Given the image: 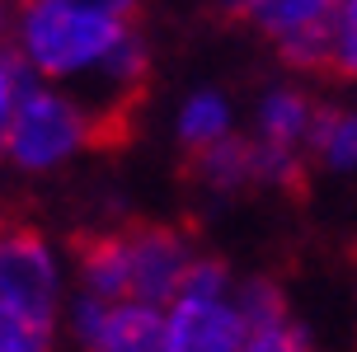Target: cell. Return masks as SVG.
<instances>
[{
	"mask_svg": "<svg viewBox=\"0 0 357 352\" xmlns=\"http://www.w3.org/2000/svg\"><path fill=\"white\" fill-rule=\"evenodd\" d=\"M132 24H123V19L89 15V10H75L66 0H19L10 56L38 85L80 89L104 66V56L118 47V38Z\"/></svg>",
	"mask_w": 357,
	"mask_h": 352,
	"instance_id": "obj_1",
	"label": "cell"
},
{
	"mask_svg": "<svg viewBox=\"0 0 357 352\" xmlns=\"http://www.w3.org/2000/svg\"><path fill=\"white\" fill-rule=\"evenodd\" d=\"M99 137H104L99 123L89 118V108L71 89L29 80L10 113L5 137H0V155L19 174H52L61 164H71L75 155H85Z\"/></svg>",
	"mask_w": 357,
	"mask_h": 352,
	"instance_id": "obj_2",
	"label": "cell"
},
{
	"mask_svg": "<svg viewBox=\"0 0 357 352\" xmlns=\"http://www.w3.org/2000/svg\"><path fill=\"white\" fill-rule=\"evenodd\" d=\"M66 305V263L33 226H0V315L52 334Z\"/></svg>",
	"mask_w": 357,
	"mask_h": 352,
	"instance_id": "obj_3",
	"label": "cell"
},
{
	"mask_svg": "<svg viewBox=\"0 0 357 352\" xmlns=\"http://www.w3.org/2000/svg\"><path fill=\"white\" fill-rule=\"evenodd\" d=\"M118 259H123V296L132 305L165 310L178 296V282L197 259V249L174 226H137L118 230Z\"/></svg>",
	"mask_w": 357,
	"mask_h": 352,
	"instance_id": "obj_4",
	"label": "cell"
},
{
	"mask_svg": "<svg viewBox=\"0 0 357 352\" xmlns=\"http://www.w3.org/2000/svg\"><path fill=\"white\" fill-rule=\"evenodd\" d=\"M61 319L85 352H169L165 315L151 305H132V300L108 305L75 291L61 305Z\"/></svg>",
	"mask_w": 357,
	"mask_h": 352,
	"instance_id": "obj_5",
	"label": "cell"
},
{
	"mask_svg": "<svg viewBox=\"0 0 357 352\" xmlns=\"http://www.w3.org/2000/svg\"><path fill=\"white\" fill-rule=\"evenodd\" d=\"M339 10V0H250V19L278 52L301 70H324V29Z\"/></svg>",
	"mask_w": 357,
	"mask_h": 352,
	"instance_id": "obj_6",
	"label": "cell"
},
{
	"mask_svg": "<svg viewBox=\"0 0 357 352\" xmlns=\"http://www.w3.org/2000/svg\"><path fill=\"white\" fill-rule=\"evenodd\" d=\"M165 315V338L169 352H240L245 348V319L235 310V291L231 296H188L178 291Z\"/></svg>",
	"mask_w": 357,
	"mask_h": 352,
	"instance_id": "obj_7",
	"label": "cell"
},
{
	"mask_svg": "<svg viewBox=\"0 0 357 352\" xmlns=\"http://www.w3.org/2000/svg\"><path fill=\"white\" fill-rule=\"evenodd\" d=\"M146 75H151V47H146V38L137 33V24H132V29L118 38V47L104 56V66L94 70L80 89H71V94L89 108V118L99 123V132H108V123H118V113L142 94Z\"/></svg>",
	"mask_w": 357,
	"mask_h": 352,
	"instance_id": "obj_8",
	"label": "cell"
},
{
	"mask_svg": "<svg viewBox=\"0 0 357 352\" xmlns=\"http://www.w3.org/2000/svg\"><path fill=\"white\" fill-rule=\"evenodd\" d=\"M315 113H320V104H315L301 85H278L254 104L250 141L264 146V151H273V155H296L301 160L305 141H310V127H315Z\"/></svg>",
	"mask_w": 357,
	"mask_h": 352,
	"instance_id": "obj_9",
	"label": "cell"
},
{
	"mask_svg": "<svg viewBox=\"0 0 357 352\" xmlns=\"http://www.w3.org/2000/svg\"><path fill=\"white\" fill-rule=\"evenodd\" d=\"M235 132H240V127H235V104L221 89H197V94H188L174 113V137L188 155L212 151V146H221V141L235 137Z\"/></svg>",
	"mask_w": 357,
	"mask_h": 352,
	"instance_id": "obj_10",
	"label": "cell"
},
{
	"mask_svg": "<svg viewBox=\"0 0 357 352\" xmlns=\"http://www.w3.org/2000/svg\"><path fill=\"white\" fill-rule=\"evenodd\" d=\"M197 160V178L212 188V193H245V188H259L264 183V155L250 137H226L221 146L202 151Z\"/></svg>",
	"mask_w": 357,
	"mask_h": 352,
	"instance_id": "obj_11",
	"label": "cell"
},
{
	"mask_svg": "<svg viewBox=\"0 0 357 352\" xmlns=\"http://www.w3.org/2000/svg\"><path fill=\"white\" fill-rule=\"evenodd\" d=\"M305 155L329 174H357V108L334 104L315 113Z\"/></svg>",
	"mask_w": 357,
	"mask_h": 352,
	"instance_id": "obj_12",
	"label": "cell"
},
{
	"mask_svg": "<svg viewBox=\"0 0 357 352\" xmlns=\"http://www.w3.org/2000/svg\"><path fill=\"white\" fill-rule=\"evenodd\" d=\"M235 310L245 319V329L259 334V329H273V324H287V296L278 282L268 277H250V282H235Z\"/></svg>",
	"mask_w": 357,
	"mask_h": 352,
	"instance_id": "obj_13",
	"label": "cell"
},
{
	"mask_svg": "<svg viewBox=\"0 0 357 352\" xmlns=\"http://www.w3.org/2000/svg\"><path fill=\"white\" fill-rule=\"evenodd\" d=\"M324 70L357 80V0H339V10L324 29Z\"/></svg>",
	"mask_w": 357,
	"mask_h": 352,
	"instance_id": "obj_14",
	"label": "cell"
},
{
	"mask_svg": "<svg viewBox=\"0 0 357 352\" xmlns=\"http://www.w3.org/2000/svg\"><path fill=\"white\" fill-rule=\"evenodd\" d=\"M47 348H52L47 329H33L15 315H0V352H47Z\"/></svg>",
	"mask_w": 357,
	"mask_h": 352,
	"instance_id": "obj_15",
	"label": "cell"
},
{
	"mask_svg": "<svg viewBox=\"0 0 357 352\" xmlns=\"http://www.w3.org/2000/svg\"><path fill=\"white\" fill-rule=\"evenodd\" d=\"M24 85H29V75L19 70V61L10 52H0V137H5V127H10V113H15Z\"/></svg>",
	"mask_w": 357,
	"mask_h": 352,
	"instance_id": "obj_16",
	"label": "cell"
},
{
	"mask_svg": "<svg viewBox=\"0 0 357 352\" xmlns=\"http://www.w3.org/2000/svg\"><path fill=\"white\" fill-rule=\"evenodd\" d=\"M66 5H75V10H89V15L123 19V24H132V19H137V10H142V0H66Z\"/></svg>",
	"mask_w": 357,
	"mask_h": 352,
	"instance_id": "obj_17",
	"label": "cell"
},
{
	"mask_svg": "<svg viewBox=\"0 0 357 352\" xmlns=\"http://www.w3.org/2000/svg\"><path fill=\"white\" fill-rule=\"evenodd\" d=\"M15 10H19V0H0V52H10V33H15Z\"/></svg>",
	"mask_w": 357,
	"mask_h": 352,
	"instance_id": "obj_18",
	"label": "cell"
},
{
	"mask_svg": "<svg viewBox=\"0 0 357 352\" xmlns=\"http://www.w3.org/2000/svg\"><path fill=\"white\" fill-rule=\"evenodd\" d=\"M221 5H226V10H235V15H245V10H250V0H221Z\"/></svg>",
	"mask_w": 357,
	"mask_h": 352,
	"instance_id": "obj_19",
	"label": "cell"
},
{
	"mask_svg": "<svg viewBox=\"0 0 357 352\" xmlns=\"http://www.w3.org/2000/svg\"><path fill=\"white\" fill-rule=\"evenodd\" d=\"M47 352H52V348H47Z\"/></svg>",
	"mask_w": 357,
	"mask_h": 352,
	"instance_id": "obj_20",
	"label": "cell"
}]
</instances>
